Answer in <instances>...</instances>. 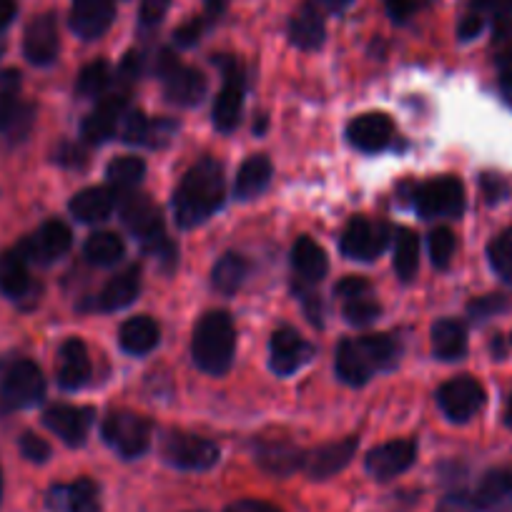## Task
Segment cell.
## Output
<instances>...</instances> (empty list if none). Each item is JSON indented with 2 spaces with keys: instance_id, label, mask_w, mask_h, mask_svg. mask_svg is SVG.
I'll return each instance as SVG.
<instances>
[{
  "instance_id": "cell-1",
  "label": "cell",
  "mask_w": 512,
  "mask_h": 512,
  "mask_svg": "<svg viewBox=\"0 0 512 512\" xmlns=\"http://www.w3.org/2000/svg\"><path fill=\"white\" fill-rule=\"evenodd\" d=\"M224 194V166L214 159H201L199 164L191 166L189 174L181 179L179 189L174 191L171 209H174L176 224L181 229H194L204 224L209 216L216 214V209H221Z\"/></svg>"
},
{
  "instance_id": "cell-2",
  "label": "cell",
  "mask_w": 512,
  "mask_h": 512,
  "mask_svg": "<svg viewBox=\"0 0 512 512\" xmlns=\"http://www.w3.org/2000/svg\"><path fill=\"white\" fill-rule=\"evenodd\" d=\"M236 352V329L226 312H206L191 339V357L201 372L221 377L231 369Z\"/></svg>"
},
{
  "instance_id": "cell-3",
  "label": "cell",
  "mask_w": 512,
  "mask_h": 512,
  "mask_svg": "<svg viewBox=\"0 0 512 512\" xmlns=\"http://www.w3.org/2000/svg\"><path fill=\"white\" fill-rule=\"evenodd\" d=\"M0 397L8 407L28 410L46 397V377L31 359H13L0 374Z\"/></svg>"
},
{
  "instance_id": "cell-4",
  "label": "cell",
  "mask_w": 512,
  "mask_h": 512,
  "mask_svg": "<svg viewBox=\"0 0 512 512\" xmlns=\"http://www.w3.org/2000/svg\"><path fill=\"white\" fill-rule=\"evenodd\" d=\"M101 435L111 450L126 460L141 457L151 445V422L146 417L136 415L128 410H113L103 420Z\"/></svg>"
},
{
  "instance_id": "cell-5",
  "label": "cell",
  "mask_w": 512,
  "mask_h": 512,
  "mask_svg": "<svg viewBox=\"0 0 512 512\" xmlns=\"http://www.w3.org/2000/svg\"><path fill=\"white\" fill-rule=\"evenodd\" d=\"M156 76L164 83V93L176 106H196L206 96V78L196 68L184 66L174 51H161L156 61Z\"/></svg>"
},
{
  "instance_id": "cell-6",
  "label": "cell",
  "mask_w": 512,
  "mask_h": 512,
  "mask_svg": "<svg viewBox=\"0 0 512 512\" xmlns=\"http://www.w3.org/2000/svg\"><path fill=\"white\" fill-rule=\"evenodd\" d=\"M214 63H219L221 73H224V86H221L214 103V126L221 134H231L239 126L241 111H244L246 76L234 56H219L214 58Z\"/></svg>"
},
{
  "instance_id": "cell-7",
  "label": "cell",
  "mask_w": 512,
  "mask_h": 512,
  "mask_svg": "<svg viewBox=\"0 0 512 512\" xmlns=\"http://www.w3.org/2000/svg\"><path fill=\"white\" fill-rule=\"evenodd\" d=\"M161 455L176 470L201 472L209 470L219 462V447L211 440L201 435H191V432H169L161 442Z\"/></svg>"
},
{
  "instance_id": "cell-8",
  "label": "cell",
  "mask_w": 512,
  "mask_h": 512,
  "mask_svg": "<svg viewBox=\"0 0 512 512\" xmlns=\"http://www.w3.org/2000/svg\"><path fill=\"white\" fill-rule=\"evenodd\" d=\"M415 209L425 219H457L465 211V186L455 176H440L430 179L415 189Z\"/></svg>"
},
{
  "instance_id": "cell-9",
  "label": "cell",
  "mask_w": 512,
  "mask_h": 512,
  "mask_svg": "<svg viewBox=\"0 0 512 512\" xmlns=\"http://www.w3.org/2000/svg\"><path fill=\"white\" fill-rule=\"evenodd\" d=\"M437 405L450 422H470L485 405V390L475 377L450 379L437 390Z\"/></svg>"
},
{
  "instance_id": "cell-10",
  "label": "cell",
  "mask_w": 512,
  "mask_h": 512,
  "mask_svg": "<svg viewBox=\"0 0 512 512\" xmlns=\"http://www.w3.org/2000/svg\"><path fill=\"white\" fill-rule=\"evenodd\" d=\"M390 226L354 216L342 234V254L357 262H372L390 244Z\"/></svg>"
},
{
  "instance_id": "cell-11",
  "label": "cell",
  "mask_w": 512,
  "mask_h": 512,
  "mask_svg": "<svg viewBox=\"0 0 512 512\" xmlns=\"http://www.w3.org/2000/svg\"><path fill=\"white\" fill-rule=\"evenodd\" d=\"M71 244H73V231L68 229V224H63V221L58 219H51L46 221V224L38 226L36 234H31L26 241H21L18 249H21V254L26 256L28 264L31 262L53 264L71 251Z\"/></svg>"
},
{
  "instance_id": "cell-12",
  "label": "cell",
  "mask_w": 512,
  "mask_h": 512,
  "mask_svg": "<svg viewBox=\"0 0 512 512\" xmlns=\"http://www.w3.org/2000/svg\"><path fill=\"white\" fill-rule=\"evenodd\" d=\"M121 219L131 234L144 241V249L154 246L156 241L166 239L164 216H161L159 206L149 196L128 194L121 201Z\"/></svg>"
},
{
  "instance_id": "cell-13",
  "label": "cell",
  "mask_w": 512,
  "mask_h": 512,
  "mask_svg": "<svg viewBox=\"0 0 512 512\" xmlns=\"http://www.w3.org/2000/svg\"><path fill=\"white\" fill-rule=\"evenodd\" d=\"M314 357V347L292 327H279L269 342V367L279 377L299 372Z\"/></svg>"
},
{
  "instance_id": "cell-14",
  "label": "cell",
  "mask_w": 512,
  "mask_h": 512,
  "mask_svg": "<svg viewBox=\"0 0 512 512\" xmlns=\"http://www.w3.org/2000/svg\"><path fill=\"white\" fill-rule=\"evenodd\" d=\"M61 51V36H58L56 13H41L33 18L23 33V56L28 63L38 68L51 66Z\"/></svg>"
},
{
  "instance_id": "cell-15",
  "label": "cell",
  "mask_w": 512,
  "mask_h": 512,
  "mask_svg": "<svg viewBox=\"0 0 512 512\" xmlns=\"http://www.w3.org/2000/svg\"><path fill=\"white\" fill-rule=\"evenodd\" d=\"M417 460V445L412 440H392L384 442V445L374 447L372 452L364 460L369 475L374 480H392V477L402 475V472L410 470Z\"/></svg>"
},
{
  "instance_id": "cell-16",
  "label": "cell",
  "mask_w": 512,
  "mask_h": 512,
  "mask_svg": "<svg viewBox=\"0 0 512 512\" xmlns=\"http://www.w3.org/2000/svg\"><path fill=\"white\" fill-rule=\"evenodd\" d=\"M395 136V123L387 113L369 111L354 118L347 126V139L354 149L364 151V154H377L392 144Z\"/></svg>"
},
{
  "instance_id": "cell-17",
  "label": "cell",
  "mask_w": 512,
  "mask_h": 512,
  "mask_svg": "<svg viewBox=\"0 0 512 512\" xmlns=\"http://www.w3.org/2000/svg\"><path fill=\"white\" fill-rule=\"evenodd\" d=\"M43 425H46L53 435L61 437L68 447H81L93 425V410L91 407L73 405L48 407L46 415H43Z\"/></svg>"
},
{
  "instance_id": "cell-18",
  "label": "cell",
  "mask_w": 512,
  "mask_h": 512,
  "mask_svg": "<svg viewBox=\"0 0 512 512\" xmlns=\"http://www.w3.org/2000/svg\"><path fill=\"white\" fill-rule=\"evenodd\" d=\"M116 18L113 0H73L68 26L83 41H96L111 28Z\"/></svg>"
},
{
  "instance_id": "cell-19",
  "label": "cell",
  "mask_w": 512,
  "mask_h": 512,
  "mask_svg": "<svg viewBox=\"0 0 512 512\" xmlns=\"http://www.w3.org/2000/svg\"><path fill=\"white\" fill-rule=\"evenodd\" d=\"M357 447H359L357 437H347V440H339V442H332V445L317 447V450H312L307 457H304L302 470L307 472L312 480H329V477H334L337 472H342L344 467L354 460V455H357Z\"/></svg>"
},
{
  "instance_id": "cell-20",
  "label": "cell",
  "mask_w": 512,
  "mask_h": 512,
  "mask_svg": "<svg viewBox=\"0 0 512 512\" xmlns=\"http://www.w3.org/2000/svg\"><path fill=\"white\" fill-rule=\"evenodd\" d=\"M58 384L63 390H81L83 384L91 377V359H88V349L81 339H66L58 349V369H56Z\"/></svg>"
},
{
  "instance_id": "cell-21",
  "label": "cell",
  "mask_w": 512,
  "mask_h": 512,
  "mask_svg": "<svg viewBox=\"0 0 512 512\" xmlns=\"http://www.w3.org/2000/svg\"><path fill=\"white\" fill-rule=\"evenodd\" d=\"M254 455L256 462L262 465V470L272 472V475L277 477H287L292 475V472L302 470L307 452H302L297 445H292V442L287 440H269L259 442Z\"/></svg>"
},
{
  "instance_id": "cell-22",
  "label": "cell",
  "mask_w": 512,
  "mask_h": 512,
  "mask_svg": "<svg viewBox=\"0 0 512 512\" xmlns=\"http://www.w3.org/2000/svg\"><path fill=\"white\" fill-rule=\"evenodd\" d=\"M48 502L61 512H101L98 485L88 480V477H81V480L71 482V485L53 487Z\"/></svg>"
},
{
  "instance_id": "cell-23",
  "label": "cell",
  "mask_w": 512,
  "mask_h": 512,
  "mask_svg": "<svg viewBox=\"0 0 512 512\" xmlns=\"http://www.w3.org/2000/svg\"><path fill=\"white\" fill-rule=\"evenodd\" d=\"M123 108H126V96H121V93L98 103L96 111L81 126L83 141H88V144H106L108 139H113Z\"/></svg>"
},
{
  "instance_id": "cell-24",
  "label": "cell",
  "mask_w": 512,
  "mask_h": 512,
  "mask_svg": "<svg viewBox=\"0 0 512 512\" xmlns=\"http://www.w3.org/2000/svg\"><path fill=\"white\" fill-rule=\"evenodd\" d=\"M118 342L126 349L128 354L134 357H144V354L154 352L161 342V329L149 314H139V317H131L121 324V332H118Z\"/></svg>"
},
{
  "instance_id": "cell-25",
  "label": "cell",
  "mask_w": 512,
  "mask_h": 512,
  "mask_svg": "<svg viewBox=\"0 0 512 512\" xmlns=\"http://www.w3.org/2000/svg\"><path fill=\"white\" fill-rule=\"evenodd\" d=\"M334 369H337V377L342 382L352 384V387H362L369 379L374 377L377 369L372 367L369 357L364 354L362 344L352 342V339H344L337 347V357H334Z\"/></svg>"
},
{
  "instance_id": "cell-26",
  "label": "cell",
  "mask_w": 512,
  "mask_h": 512,
  "mask_svg": "<svg viewBox=\"0 0 512 512\" xmlns=\"http://www.w3.org/2000/svg\"><path fill=\"white\" fill-rule=\"evenodd\" d=\"M480 512H502L512 505V467H495L480 480L475 492Z\"/></svg>"
},
{
  "instance_id": "cell-27",
  "label": "cell",
  "mask_w": 512,
  "mask_h": 512,
  "mask_svg": "<svg viewBox=\"0 0 512 512\" xmlns=\"http://www.w3.org/2000/svg\"><path fill=\"white\" fill-rule=\"evenodd\" d=\"M324 38H327V28H324V16L319 8L312 3L299 8V13L289 23V43L302 51H317L324 46Z\"/></svg>"
},
{
  "instance_id": "cell-28",
  "label": "cell",
  "mask_w": 512,
  "mask_h": 512,
  "mask_svg": "<svg viewBox=\"0 0 512 512\" xmlns=\"http://www.w3.org/2000/svg\"><path fill=\"white\" fill-rule=\"evenodd\" d=\"M71 214L76 216L83 224H101L116 209V196L111 189H103V186H91V189L78 191L76 196L68 204Z\"/></svg>"
},
{
  "instance_id": "cell-29",
  "label": "cell",
  "mask_w": 512,
  "mask_h": 512,
  "mask_svg": "<svg viewBox=\"0 0 512 512\" xmlns=\"http://www.w3.org/2000/svg\"><path fill=\"white\" fill-rule=\"evenodd\" d=\"M141 294V272L136 267H128L126 272L116 274L111 282L103 287V292L98 294V309L101 312H118V309H126L139 299Z\"/></svg>"
},
{
  "instance_id": "cell-30",
  "label": "cell",
  "mask_w": 512,
  "mask_h": 512,
  "mask_svg": "<svg viewBox=\"0 0 512 512\" xmlns=\"http://www.w3.org/2000/svg\"><path fill=\"white\" fill-rule=\"evenodd\" d=\"M292 267L302 282L307 284L322 282L329 272L327 251H324L314 239L302 236V239H297V244L292 246Z\"/></svg>"
},
{
  "instance_id": "cell-31",
  "label": "cell",
  "mask_w": 512,
  "mask_h": 512,
  "mask_svg": "<svg viewBox=\"0 0 512 512\" xmlns=\"http://www.w3.org/2000/svg\"><path fill=\"white\" fill-rule=\"evenodd\" d=\"M31 289V274H28V259L21 249H8L0 254V294L13 302L23 299Z\"/></svg>"
},
{
  "instance_id": "cell-32",
  "label": "cell",
  "mask_w": 512,
  "mask_h": 512,
  "mask_svg": "<svg viewBox=\"0 0 512 512\" xmlns=\"http://www.w3.org/2000/svg\"><path fill=\"white\" fill-rule=\"evenodd\" d=\"M432 354L442 362H457L467 354V329L457 319H440L432 327Z\"/></svg>"
},
{
  "instance_id": "cell-33",
  "label": "cell",
  "mask_w": 512,
  "mask_h": 512,
  "mask_svg": "<svg viewBox=\"0 0 512 512\" xmlns=\"http://www.w3.org/2000/svg\"><path fill=\"white\" fill-rule=\"evenodd\" d=\"M272 174V161H269L267 156H249V159L241 164L239 174H236L234 194L244 201L254 199V196H259L267 189L269 181H272Z\"/></svg>"
},
{
  "instance_id": "cell-34",
  "label": "cell",
  "mask_w": 512,
  "mask_h": 512,
  "mask_svg": "<svg viewBox=\"0 0 512 512\" xmlns=\"http://www.w3.org/2000/svg\"><path fill=\"white\" fill-rule=\"evenodd\" d=\"M392 267L402 282H412L420 267V239L412 229L402 226L395 231V246H392Z\"/></svg>"
},
{
  "instance_id": "cell-35",
  "label": "cell",
  "mask_w": 512,
  "mask_h": 512,
  "mask_svg": "<svg viewBox=\"0 0 512 512\" xmlns=\"http://www.w3.org/2000/svg\"><path fill=\"white\" fill-rule=\"evenodd\" d=\"M83 254L91 264L96 267H113L123 259L126 254V246H123V239L113 231H96V234L88 236L86 246H83Z\"/></svg>"
},
{
  "instance_id": "cell-36",
  "label": "cell",
  "mask_w": 512,
  "mask_h": 512,
  "mask_svg": "<svg viewBox=\"0 0 512 512\" xmlns=\"http://www.w3.org/2000/svg\"><path fill=\"white\" fill-rule=\"evenodd\" d=\"M249 277V262L241 254H224L219 262L214 264L211 272V284L219 289L221 294H234L241 289V284Z\"/></svg>"
},
{
  "instance_id": "cell-37",
  "label": "cell",
  "mask_w": 512,
  "mask_h": 512,
  "mask_svg": "<svg viewBox=\"0 0 512 512\" xmlns=\"http://www.w3.org/2000/svg\"><path fill=\"white\" fill-rule=\"evenodd\" d=\"M359 344H362L364 354L377 372L379 369H392L400 357V344L390 334H369V337L359 339Z\"/></svg>"
},
{
  "instance_id": "cell-38",
  "label": "cell",
  "mask_w": 512,
  "mask_h": 512,
  "mask_svg": "<svg viewBox=\"0 0 512 512\" xmlns=\"http://www.w3.org/2000/svg\"><path fill=\"white\" fill-rule=\"evenodd\" d=\"M108 184L116 186V189H134L144 181L146 176V164L139 156H121V159L111 161L106 169Z\"/></svg>"
},
{
  "instance_id": "cell-39",
  "label": "cell",
  "mask_w": 512,
  "mask_h": 512,
  "mask_svg": "<svg viewBox=\"0 0 512 512\" xmlns=\"http://www.w3.org/2000/svg\"><path fill=\"white\" fill-rule=\"evenodd\" d=\"M21 86L23 78L16 68H3L0 71V131L6 128V123L11 121L13 113L21 108Z\"/></svg>"
},
{
  "instance_id": "cell-40",
  "label": "cell",
  "mask_w": 512,
  "mask_h": 512,
  "mask_svg": "<svg viewBox=\"0 0 512 512\" xmlns=\"http://www.w3.org/2000/svg\"><path fill=\"white\" fill-rule=\"evenodd\" d=\"M487 259L497 277L512 287V229L500 231L487 246Z\"/></svg>"
},
{
  "instance_id": "cell-41",
  "label": "cell",
  "mask_w": 512,
  "mask_h": 512,
  "mask_svg": "<svg viewBox=\"0 0 512 512\" xmlns=\"http://www.w3.org/2000/svg\"><path fill=\"white\" fill-rule=\"evenodd\" d=\"M108 83H111V66L106 61H93L78 73L76 91L83 98H96L106 91Z\"/></svg>"
},
{
  "instance_id": "cell-42",
  "label": "cell",
  "mask_w": 512,
  "mask_h": 512,
  "mask_svg": "<svg viewBox=\"0 0 512 512\" xmlns=\"http://www.w3.org/2000/svg\"><path fill=\"white\" fill-rule=\"evenodd\" d=\"M379 314H382V307L374 302L372 294L344 302V317H347V322L354 324V327H367V324L377 322Z\"/></svg>"
},
{
  "instance_id": "cell-43",
  "label": "cell",
  "mask_w": 512,
  "mask_h": 512,
  "mask_svg": "<svg viewBox=\"0 0 512 512\" xmlns=\"http://www.w3.org/2000/svg\"><path fill=\"white\" fill-rule=\"evenodd\" d=\"M427 244H430L432 264L437 269H445L452 262V254H455V234L450 229H445V226H440V229L432 231Z\"/></svg>"
},
{
  "instance_id": "cell-44",
  "label": "cell",
  "mask_w": 512,
  "mask_h": 512,
  "mask_svg": "<svg viewBox=\"0 0 512 512\" xmlns=\"http://www.w3.org/2000/svg\"><path fill=\"white\" fill-rule=\"evenodd\" d=\"M507 309H510V299L505 294H487V297H480L467 304V314L475 322H487V319L497 317V314L507 312Z\"/></svg>"
},
{
  "instance_id": "cell-45",
  "label": "cell",
  "mask_w": 512,
  "mask_h": 512,
  "mask_svg": "<svg viewBox=\"0 0 512 512\" xmlns=\"http://www.w3.org/2000/svg\"><path fill=\"white\" fill-rule=\"evenodd\" d=\"M151 121L144 116V111H131L123 118V141L126 144H146L149 139Z\"/></svg>"
},
{
  "instance_id": "cell-46",
  "label": "cell",
  "mask_w": 512,
  "mask_h": 512,
  "mask_svg": "<svg viewBox=\"0 0 512 512\" xmlns=\"http://www.w3.org/2000/svg\"><path fill=\"white\" fill-rule=\"evenodd\" d=\"M18 447H21V455L26 457V460L38 462V465H41V462H48V457H51V445H48L43 437L33 435V432H23Z\"/></svg>"
},
{
  "instance_id": "cell-47",
  "label": "cell",
  "mask_w": 512,
  "mask_h": 512,
  "mask_svg": "<svg viewBox=\"0 0 512 512\" xmlns=\"http://www.w3.org/2000/svg\"><path fill=\"white\" fill-rule=\"evenodd\" d=\"M171 8V0H141L139 23L141 28H156L166 18Z\"/></svg>"
},
{
  "instance_id": "cell-48",
  "label": "cell",
  "mask_w": 512,
  "mask_h": 512,
  "mask_svg": "<svg viewBox=\"0 0 512 512\" xmlns=\"http://www.w3.org/2000/svg\"><path fill=\"white\" fill-rule=\"evenodd\" d=\"M435 512H480V505H477L475 495L457 490L442 497Z\"/></svg>"
},
{
  "instance_id": "cell-49",
  "label": "cell",
  "mask_w": 512,
  "mask_h": 512,
  "mask_svg": "<svg viewBox=\"0 0 512 512\" xmlns=\"http://www.w3.org/2000/svg\"><path fill=\"white\" fill-rule=\"evenodd\" d=\"M334 294H337L342 302H349V299L367 297V294H372V284L362 277H344L342 282L334 287Z\"/></svg>"
},
{
  "instance_id": "cell-50",
  "label": "cell",
  "mask_w": 512,
  "mask_h": 512,
  "mask_svg": "<svg viewBox=\"0 0 512 512\" xmlns=\"http://www.w3.org/2000/svg\"><path fill=\"white\" fill-rule=\"evenodd\" d=\"M201 33H204V21H201V18H194V21H186L184 26L174 33V41L179 43L181 48H191L199 43Z\"/></svg>"
},
{
  "instance_id": "cell-51",
  "label": "cell",
  "mask_w": 512,
  "mask_h": 512,
  "mask_svg": "<svg viewBox=\"0 0 512 512\" xmlns=\"http://www.w3.org/2000/svg\"><path fill=\"white\" fill-rule=\"evenodd\" d=\"M482 191H485V199L487 204H497L507 196V181L502 176L495 174H482Z\"/></svg>"
},
{
  "instance_id": "cell-52",
  "label": "cell",
  "mask_w": 512,
  "mask_h": 512,
  "mask_svg": "<svg viewBox=\"0 0 512 512\" xmlns=\"http://www.w3.org/2000/svg\"><path fill=\"white\" fill-rule=\"evenodd\" d=\"M417 0H387V13L395 23L410 21V16H415Z\"/></svg>"
},
{
  "instance_id": "cell-53",
  "label": "cell",
  "mask_w": 512,
  "mask_h": 512,
  "mask_svg": "<svg viewBox=\"0 0 512 512\" xmlns=\"http://www.w3.org/2000/svg\"><path fill=\"white\" fill-rule=\"evenodd\" d=\"M224 512H284V510L264 500H239V502H231Z\"/></svg>"
},
{
  "instance_id": "cell-54",
  "label": "cell",
  "mask_w": 512,
  "mask_h": 512,
  "mask_svg": "<svg viewBox=\"0 0 512 512\" xmlns=\"http://www.w3.org/2000/svg\"><path fill=\"white\" fill-rule=\"evenodd\" d=\"M16 13V0H0V51H3V33L8 31V26L13 23Z\"/></svg>"
},
{
  "instance_id": "cell-55",
  "label": "cell",
  "mask_w": 512,
  "mask_h": 512,
  "mask_svg": "<svg viewBox=\"0 0 512 512\" xmlns=\"http://www.w3.org/2000/svg\"><path fill=\"white\" fill-rule=\"evenodd\" d=\"M482 28H485V23H482L480 16H467L465 21L460 23V38L462 41H472V38L480 36Z\"/></svg>"
},
{
  "instance_id": "cell-56",
  "label": "cell",
  "mask_w": 512,
  "mask_h": 512,
  "mask_svg": "<svg viewBox=\"0 0 512 512\" xmlns=\"http://www.w3.org/2000/svg\"><path fill=\"white\" fill-rule=\"evenodd\" d=\"M206 3V11H209L211 18H219L221 13L226 11V6H229V0H204Z\"/></svg>"
},
{
  "instance_id": "cell-57",
  "label": "cell",
  "mask_w": 512,
  "mask_h": 512,
  "mask_svg": "<svg viewBox=\"0 0 512 512\" xmlns=\"http://www.w3.org/2000/svg\"><path fill=\"white\" fill-rule=\"evenodd\" d=\"M324 6L332 8V11H344V8H349L354 3V0H322Z\"/></svg>"
},
{
  "instance_id": "cell-58",
  "label": "cell",
  "mask_w": 512,
  "mask_h": 512,
  "mask_svg": "<svg viewBox=\"0 0 512 512\" xmlns=\"http://www.w3.org/2000/svg\"><path fill=\"white\" fill-rule=\"evenodd\" d=\"M492 352H495L497 359L505 357V342H502L500 334H497V339H495V342H492Z\"/></svg>"
},
{
  "instance_id": "cell-59",
  "label": "cell",
  "mask_w": 512,
  "mask_h": 512,
  "mask_svg": "<svg viewBox=\"0 0 512 512\" xmlns=\"http://www.w3.org/2000/svg\"><path fill=\"white\" fill-rule=\"evenodd\" d=\"M502 88H505L507 93H512V66H507L505 73H502Z\"/></svg>"
},
{
  "instance_id": "cell-60",
  "label": "cell",
  "mask_w": 512,
  "mask_h": 512,
  "mask_svg": "<svg viewBox=\"0 0 512 512\" xmlns=\"http://www.w3.org/2000/svg\"><path fill=\"white\" fill-rule=\"evenodd\" d=\"M505 425L510 427V430H512V395H510V400H507V410H505Z\"/></svg>"
},
{
  "instance_id": "cell-61",
  "label": "cell",
  "mask_w": 512,
  "mask_h": 512,
  "mask_svg": "<svg viewBox=\"0 0 512 512\" xmlns=\"http://www.w3.org/2000/svg\"><path fill=\"white\" fill-rule=\"evenodd\" d=\"M0 497H3V472H0Z\"/></svg>"
},
{
  "instance_id": "cell-62",
  "label": "cell",
  "mask_w": 512,
  "mask_h": 512,
  "mask_svg": "<svg viewBox=\"0 0 512 512\" xmlns=\"http://www.w3.org/2000/svg\"><path fill=\"white\" fill-rule=\"evenodd\" d=\"M510 342H512V334H510Z\"/></svg>"
}]
</instances>
